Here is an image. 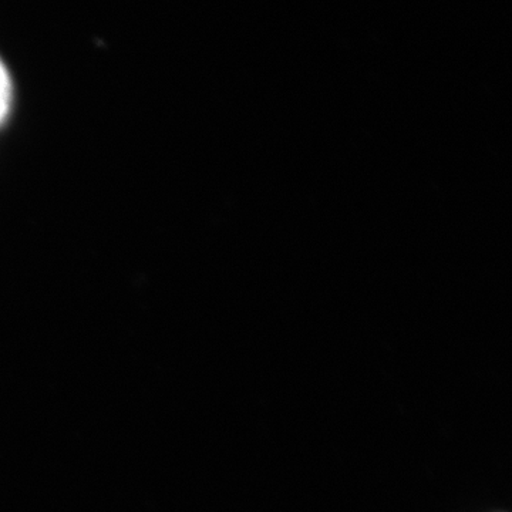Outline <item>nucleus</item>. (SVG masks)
I'll return each instance as SVG.
<instances>
[{
  "instance_id": "obj_1",
  "label": "nucleus",
  "mask_w": 512,
  "mask_h": 512,
  "mask_svg": "<svg viewBox=\"0 0 512 512\" xmlns=\"http://www.w3.org/2000/svg\"><path fill=\"white\" fill-rule=\"evenodd\" d=\"M10 106H12V80L8 67L0 59V124L9 116Z\"/></svg>"
}]
</instances>
